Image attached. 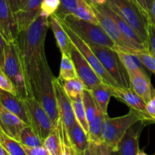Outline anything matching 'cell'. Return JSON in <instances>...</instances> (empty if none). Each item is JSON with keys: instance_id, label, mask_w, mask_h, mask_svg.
<instances>
[{"instance_id": "1", "label": "cell", "mask_w": 155, "mask_h": 155, "mask_svg": "<svg viewBox=\"0 0 155 155\" xmlns=\"http://www.w3.org/2000/svg\"><path fill=\"white\" fill-rule=\"evenodd\" d=\"M49 27L48 18L39 14L36 20L26 30L19 32L17 42L26 83L30 97H33L31 82L42 61L45 54V40Z\"/></svg>"}, {"instance_id": "2", "label": "cell", "mask_w": 155, "mask_h": 155, "mask_svg": "<svg viewBox=\"0 0 155 155\" xmlns=\"http://www.w3.org/2000/svg\"><path fill=\"white\" fill-rule=\"evenodd\" d=\"M54 77L45 58L32 80L31 89L33 96L42 104L54 127H57L60 117L54 89Z\"/></svg>"}, {"instance_id": "3", "label": "cell", "mask_w": 155, "mask_h": 155, "mask_svg": "<svg viewBox=\"0 0 155 155\" xmlns=\"http://www.w3.org/2000/svg\"><path fill=\"white\" fill-rule=\"evenodd\" d=\"M139 121L154 124L153 121L140 112L130 108L127 114L111 118L105 115L101 130L102 141L111 150L118 149V145L127 130Z\"/></svg>"}, {"instance_id": "4", "label": "cell", "mask_w": 155, "mask_h": 155, "mask_svg": "<svg viewBox=\"0 0 155 155\" xmlns=\"http://www.w3.org/2000/svg\"><path fill=\"white\" fill-rule=\"evenodd\" d=\"M2 69L15 85L18 97L22 100L30 98L17 39L14 42H6Z\"/></svg>"}, {"instance_id": "5", "label": "cell", "mask_w": 155, "mask_h": 155, "mask_svg": "<svg viewBox=\"0 0 155 155\" xmlns=\"http://www.w3.org/2000/svg\"><path fill=\"white\" fill-rule=\"evenodd\" d=\"M62 21L87 43L115 49L116 45L99 24L80 19L74 15L60 17Z\"/></svg>"}, {"instance_id": "6", "label": "cell", "mask_w": 155, "mask_h": 155, "mask_svg": "<svg viewBox=\"0 0 155 155\" xmlns=\"http://www.w3.org/2000/svg\"><path fill=\"white\" fill-rule=\"evenodd\" d=\"M107 6L121 19L131 26L148 45V17L130 0H107Z\"/></svg>"}, {"instance_id": "7", "label": "cell", "mask_w": 155, "mask_h": 155, "mask_svg": "<svg viewBox=\"0 0 155 155\" xmlns=\"http://www.w3.org/2000/svg\"><path fill=\"white\" fill-rule=\"evenodd\" d=\"M91 49L96 54L106 71L110 74L120 87L130 89V77L125 66L120 60L117 51L104 46L88 43Z\"/></svg>"}, {"instance_id": "8", "label": "cell", "mask_w": 155, "mask_h": 155, "mask_svg": "<svg viewBox=\"0 0 155 155\" xmlns=\"http://www.w3.org/2000/svg\"><path fill=\"white\" fill-rule=\"evenodd\" d=\"M59 20H60V21L61 22L62 25H63L65 31L68 33V36H69L70 39H71V42H72L73 44L77 47V49L81 52V54H83V57L86 59V61L89 62V64H90L91 67L93 68L95 72L98 74V76L100 77V79L102 80L103 83H105V84L107 85H109V86H114V87H120V86H118L117 83V82L115 81L113 77L110 75V74L106 71V69L104 68V66H103L102 64L101 63L99 59L98 58L96 54H95V53L93 52V51L91 49L87 42H86V41L83 40V39H81V38H80L77 33H74L70 27H68V26L61 20L60 18H59Z\"/></svg>"}, {"instance_id": "9", "label": "cell", "mask_w": 155, "mask_h": 155, "mask_svg": "<svg viewBox=\"0 0 155 155\" xmlns=\"http://www.w3.org/2000/svg\"><path fill=\"white\" fill-rule=\"evenodd\" d=\"M91 5L96 15L99 25L102 27V29L108 35L109 37L114 42L115 45H116L115 50L132 54H136V53L139 52V51H136V50L130 48V45L124 39L116 22L109 14L107 5H96L91 2Z\"/></svg>"}, {"instance_id": "10", "label": "cell", "mask_w": 155, "mask_h": 155, "mask_svg": "<svg viewBox=\"0 0 155 155\" xmlns=\"http://www.w3.org/2000/svg\"><path fill=\"white\" fill-rule=\"evenodd\" d=\"M28 114L29 125L33 129L42 141L54 129V124L42 104L34 96L24 99Z\"/></svg>"}, {"instance_id": "11", "label": "cell", "mask_w": 155, "mask_h": 155, "mask_svg": "<svg viewBox=\"0 0 155 155\" xmlns=\"http://www.w3.org/2000/svg\"><path fill=\"white\" fill-rule=\"evenodd\" d=\"M70 57L74 62L78 78L82 80L86 89L91 90L93 87L103 83L89 62L74 44L71 49Z\"/></svg>"}, {"instance_id": "12", "label": "cell", "mask_w": 155, "mask_h": 155, "mask_svg": "<svg viewBox=\"0 0 155 155\" xmlns=\"http://www.w3.org/2000/svg\"><path fill=\"white\" fill-rule=\"evenodd\" d=\"M53 83H54V89L56 100H57L59 117L61 120L66 127L68 131L69 132L76 121L72 101L65 92L63 84L59 78H56L54 77Z\"/></svg>"}, {"instance_id": "13", "label": "cell", "mask_w": 155, "mask_h": 155, "mask_svg": "<svg viewBox=\"0 0 155 155\" xmlns=\"http://www.w3.org/2000/svg\"><path fill=\"white\" fill-rule=\"evenodd\" d=\"M0 33L7 42L16 40L19 34L15 13L7 0H0Z\"/></svg>"}, {"instance_id": "14", "label": "cell", "mask_w": 155, "mask_h": 155, "mask_svg": "<svg viewBox=\"0 0 155 155\" xmlns=\"http://www.w3.org/2000/svg\"><path fill=\"white\" fill-rule=\"evenodd\" d=\"M127 72L132 89L148 103L155 95V89L151 84L150 77L144 69Z\"/></svg>"}, {"instance_id": "15", "label": "cell", "mask_w": 155, "mask_h": 155, "mask_svg": "<svg viewBox=\"0 0 155 155\" xmlns=\"http://www.w3.org/2000/svg\"><path fill=\"white\" fill-rule=\"evenodd\" d=\"M107 8H108L109 14L115 21L123 37L127 42V44L130 45V48L136 50V51L148 50V43L142 39V38L139 36V33L131 26L129 25L127 22H125L118 15H117L108 6H107Z\"/></svg>"}, {"instance_id": "16", "label": "cell", "mask_w": 155, "mask_h": 155, "mask_svg": "<svg viewBox=\"0 0 155 155\" xmlns=\"http://www.w3.org/2000/svg\"><path fill=\"white\" fill-rule=\"evenodd\" d=\"M147 124L145 121H139L127 130L118 145V150L121 155H136L139 149L140 134Z\"/></svg>"}, {"instance_id": "17", "label": "cell", "mask_w": 155, "mask_h": 155, "mask_svg": "<svg viewBox=\"0 0 155 155\" xmlns=\"http://www.w3.org/2000/svg\"><path fill=\"white\" fill-rule=\"evenodd\" d=\"M28 125L15 114L9 111L0 102V130L7 136L19 141L20 134Z\"/></svg>"}, {"instance_id": "18", "label": "cell", "mask_w": 155, "mask_h": 155, "mask_svg": "<svg viewBox=\"0 0 155 155\" xmlns=\"http://www.w3.org/2000/svg\"><path fill=\"white\" fill-rule=\"evenodd\" d=\"M112 94H113V96L114 98H116L117 100H120L122 102L125 103L127 105L130 107V108L140 112L142 114L146 116L147 117L151 119L153 121V123L155 124L152 118L148 115V112H147V103L139 95H137L132 89V88L125 89V88L122 87L112 86Z\"/></svg>"}, {"instance_id": "19", "label": "cell", "mask_w": 155, "mask_h": 155, "mask_svg": "<svg viewBox=\"0 0 155 155\" xmlns=\"http://www.w3.org/2000/svg\"><path fill=\"white\" fill-rule=\"evenodd\" d=\"M43 0H28L24 8L15 14L19 32L26 30L40 14V6Z\"/></svg>"}, {"instance_id": "20", "label": "cell", "mask_w": 155, "mask_h": 155, "mask_svg": "<svg viewBox=\"0 0 155 155\" xmlns=\"http://www.w3.org/2000/svg\"><path fill=\"white\" fill-rule=\"evenodd\" d=\"M0 102L6 109L15 114L24 123L30 124L27 108L24 100L17 95L0 89Z\"/></svg>"}, {"instance_id": "21", "label": "cell", "mask_w": 155, "mask_h": 155, "mask_svg": "<svg viewBox=\"0 0 155 155\" xmlns=\"http://www.w3.org/2000/svg\"><path fill=\"white\" fill-rule=\"evenodd\" d=\"M49 21V27L52 30L54 36L56 39V43L60 49L61 54H65L70 56L71 49L73 46V42L68 36V33L65 31L61 22L56 14L48 18Z\"/></svg>"}, {"instance_id": "22", "label": "cell", "mask_w": 155, "mask_h": 155, "mask_svg": "<svg viewBox=\"0 0 155 155\" xmlns=\"http://www.w3.org/2000/svg\"><path fill=\"white\" fill-rule=\"evenodd\" d=\"M68 133L71 142L77 149L78 154L84 155L85 151L89 146V140L87 133L77 120L75 121L74 126L71 127Z\"/></svg>"}, {"instance_id": "23", "label": "cell", "mask_w": 155, "mask_h": 155, "mask_svg": "<svg viewBox=\"0 0 155 155\" xmlns=\"http://www.w3.org/2000/svg\"><path fill=\"white\" fill-rule=\"evenodd\" d=\"M90 91L101 111L107 115V106L110 98L113 96L112 86L102 83L92 88Z\"/></svg>"}, {"instance_id": "24", "label": "cell", "mask_w": 155, "mask_h": 155, "mask_svg": "<svg viewBox=\"0 0 155 155\" xmlns=\"http://www.w3.org/2000/svg\"><path fill=\"white\" fill-rule=\"evenodd\" d=\"M105 114L101 111V109L98 106L96 115L92 122L89 124V131H88V138L89 142L92 143H101L103 142L102 136H101V130L104 122Z\"/></svg>"}, {"instance_id": "25", "label": "cell", "mask_w": 155, "mask_h": 155, "mask_svg": "<svg viewBox=\"0 0 155 155\" xmlns=\"http://www.w3.org/2000/svg\"><path fill=\"white\" fill-rule=\"evenodd\" d=\"M77 8L74 15L80 19L95 24H99L96 15L91 5L90 0H77Z\"/></svg>"}, {"instance_id": "26", "label": "cell", "mask_w": 155, "mask_h": 155, "mask_svg": "<svg viewBox=\"0 0 155 155\" xmlns=\"http://www.w3.org/2000/svg\"><path fill=\"white\" fill-rule=\"evenodd\" d=\"M58 78L61 81H68L73 79L78 78V75L72 59L70 56L65 54H61Z\"/></svg>"}, {"instance_id": "27", "label": "cell", "mask_w": 155, "mask_h": 155, "mask_svg": "<svg viewBox=\"0 0 155 155\" xmlns=\"http://www.w3.org/2000/svg\"><path fill=\"white\" fill-rule=\"evenodd\" d=\"M57 127L61 142V155H80L71 142L68 130L60 118Z\"/></svg>"}, {"instance_id": "28", "label": "cell", "mask_w": 155, "mask_h": 155, "mask_svg": "<svg viewBox=\"0 0 155 155\" xmlns=\"http://www.w3.org/2000/svg\"><path fill=\"white\" fill-rule=\"evenodd\" d=\"M18 142H21L23 145L30 148L43 146V141L36 134V132L30 125H27L23 129L20 134Z\"/></svg>"}, {"instance_id": "29", "label": "cell", "mask_w": 155, "mask_h": 155, "mask_svg": "<svg viewBox=\"0 0 155 155\" xmlns=\"http://www.w3.org/2000/svg\"><path fill=\"white\" fill-rule=\"evenodd\" d=\"M0 144L10 155H27L21 142L5 134L0 130Z\"/></svg>"}, {"instance_id": "30", "label": "cell", "mask_w": 155, "mask_h": 155, "mask_svg": "<svg viewBox=\"0 0 155 155\" xmlns=\"http://www.w3.org/2000/svg\"><path fill=\"white\" fill-rule=\"evenodd\" d=\"M43 146L50 155H61V142L57 127L43 141Z\"/></svg>"}, {"instance_id": "31", "label": "cell", "mask_w": 155, "mask_h": 155, "mask_svg": "<svg viewBox=\"0 0 155 155\" xmlns=\"http://www.w3.org/2000/svg\"><path fill=\"white\" fill-rule=\"evenodd\" d=\"M82 98L84 104L85 111H86V117H87L88 123L92 122L96 115L97 110H98V104L92 95L90 90L85 89L82 94Z\"/></svg>"}, {"instance_id": "32", "label": "cell", "mask_w": 155, "mask_h": 155, "mask_svg": "<svg viewBox=\"0 0 155 155\" xmlns=\"http://www.w3.org/2000/svg\"><path fill=\"white\" fill-rule=\"evenodd\" d=\"M72 105L74 108V115H75L76 120L80 124L83 130H85L88 135L89 131V123H88L87 117H86V111H85L84 104L83 102V98L81 96H79L78 98L75 99H72Z\"/></svg>"}, {"instance_id": "33", "label": "cell", "mask_w": 155, "mask_h": 155, "mask_svg": "<svg viewBox=\"0 0 155 155\" xmlns=\"http://www.w3.org/2000/svg\"><path fill=\"white\" fill-rule=\"evenodd\" d=\"M63 87L67 95L71 100L81 96L83 92L86 89L85 85L80 78L64 81Z\"/></svg>"}, {"instance_id": "34", "label": "cell", "mask_w": 155, "mask_h": 155, "mask_svg": "<svg viewBox=\"0 0 155 155\" xmlns=\"http://www.w3.org/2000/svg\"><path fill=\"white\" fill-rule=\"evenodd\" d=\"M117 52L127 71H136L139 69H144L145 68L140 60L135 54H129L121 51H117Z\"/></svg>"}, {"instance_id": "35", "label": "cell", "mask_w": 155, "mask_h": 155, "mask_svg": "<svg viewBox=\"0 0 155 155\" xmlns=\"http://www.w3.org/2000/svg\"><path fill=\"white\" fill-rule=\"evenodd\" d=\"M135 55L137 56L143 66L155 76V57L150 52L149 50L139 51Z\"/></svg>"}, {"instance_id": "36", "label": "cell", "mask_w": 155, "mask_h": 155, "mask_svg": "<svg viewBox=\"0 0 155 155\" xmlns=\"http://www.w3.org/2000/svg\"><path fill=\"white\" fill-rule=\"evenodd\" d=\"M60 5V0H43L40 6V14L49 18L58 12Z\"/></svg>"}, {"instance_id": "37", "label": "cell", "mask_w": 155, "mask_h": 155, "mask_svg": "<svg viewBox=\"0 0 155 155\" xmlns=\"http://www.w3.org/2000/svg\"><path fill=\"white\" fill-rule=\"evenodd\" d=\"M61 5L56 15L62 17L66 15H74L77 8V0H60Z\"/></svg>"}, {"instance_id": "38", "label": "cell", "mask_w": 155, "mask_h": 155, "mask_svg": "<svg viewBox=\"0 0 155 155\" xmlns=\"http://www.w3.org/2000/svg\"><path fill=\"white\" fill-rule=\"evenodd\" d=\"M0 89L18 96V93H17L15 85L13 84L12 80L8 77V76L4 72L1 66H0Z\"/></svg>"}, {"instance_id": "39", "label": "cell", "mask_w": 155, "mask_h": 155, "mask_svg": "<svg viewBox=\"0 0 155 155\" xmlns=\"http://www.w3.org/2000/svg\"><path fill=\"white\" fill-rule=\"evenodd\" d=\"M89 148L92 155H110V148L104 142L95 144L89 142Z\"/></svg>"}, {"instance_id": "40", "label": "cell", "mask_w": 155, "mask_h": 155, "mask_svg": "<svg viewBox=\"0 0 155 155\" xmlns=\"http://www.w3.org/2000/svg\"><path fill=\"white\" fill-rule=\"evenodd\" d=\"M133 3H134L147 17L149 20V14L151 12V7L154 0H130Z\"/></svg>"}, {"instance_id": "41", "label": "cell", "mask_w": 155, "mask_h": 155, "mask_svg": "<svg viewBox=\"0 0 155 155\" xmlns=\"http://www.w3.org/2000/svg\"><path fill=\"white\" fill-rule=\"evenodd\" d=\"M148 50L155 57V27L148 26Z\"/></svg>"}, {"instance_id": "42", "label": "cell", "mask_w": 155, "mask_h": 155, "mask_svg": "<svg viewBox=\"0 0 155 155\" xmlns=\"http://www.w3.org/2000/svg\"><path fill=\"white\" fill-rule=\"evenodd\" d=\"M23 147H24L27 155H50L48 151L44 148V146L36 147V148H30V147L23 145Z\"/></svg>"}, {"instance_id": "43", "label": "cell", "mask_w": 155, "mask_h": 155, "mask_svg": "<svg viewBox=\"0 0 155 155\" xmlns=\"http://www.w3.org/2000/svg\"><path fill=\"white\" fill-rule=\"evenodd\" d=\"M147 112L148 115L153 119L155 123V95L147 103Z\"/></svg>"}, {"instance_id": "44", "label": "cell", "mask_w": 155, "mask_h": 155, "mask_svg": "<svg viewBox=\"0 0 155 155\" xmlns=\"http://www.w3.org/2000/svg\"><path fill=\"white\" fill-rule=\"evenodd\" d=\"M6 41L2 36L0 33V66L3 68L4 65V58H5V46Z\"/></svg>"}, {"instance_id": "45", "label": "cell", "mask_w": 155, "mask_h": 155, "mask_svg": "<svg viewBox=\"0 0 155 155\" xmlns=\"http://www.w3.org/2000/svg\"><path fill=\"white\" fill-rule=\"evenodd\" d=\"M149 24L155 27V0H154L149 14Z\"/></svg>"}, {"instance_id": "46", "label": "cell", "mask_w": 155, "mask_h": 155, "mask_svg": "<svg viewBox=\"0 0 155 155\" xmlns=\"http://www.w3.org/2000/svg\"><path fill=\"white\" fill-rule=\"evenodd\" d=\"M8 2L9 5H10L11 8H12V12L14 13H16L19 10V6H18V0H7Z\"/></svg>"}, {"instance_id": "47", "label": "cell", "mask_w": 155, "mask_h": 155, "mask_svg": "<svg viewBox=\"0 0 155 155\" xmlns=\"http://www.w3.org/2000/svg\"><path fill=\"white\" fill-rule=\"evenodd\" d=\"M91 2L96 5H106L107 2V0H90Z\"/></svg>"}, {"instance_id": "48", "label": "cell", "mask_w": 155, "mask_h": 155, "mask_svg": "<svg viewBox=\"0 0 155 155\" xmlns=\"http://www.w3.org/2000/svg\"><path fill=\"white\" fill-rule=\"evenodd\" d=\"M28 0H18V6H19V10H21L22 8H24V6L27 5Z\"/></svg>"}, {"instance_id": "49", "label": "cell", "mask_w": 155, "mask_h": 155, "mask_svg": "<svg viewBox=\"0 0 155 155\" xmlns=\"http://www.w3.org/2000/svg\"><path fill=\"white\" fill-rule=\"evenodd\" d=\"M0 155H10L8 154V152L3 148L1 144H0Z\"/></svg>"}, {"instance_id": "50", "label": "cell", "mask_w": 155, "mask_h": 155, "mask_svg": "<svg viewBox=\"0 0 155 155\" xmlns=\"http://www.w3.org/2000/svg\"><path fill=\"white\" fill-rule=\"evenodd\" d=\"M110 155H121L118 149L110 150Z\"/></svg>"}, {"instance_id": "51", "label": "cell", "mask_w": 155, "mask_h": 155, "mask_svg": "<svg viewBox=\"0 0 155 155\" xmlns=\"http://www.w3.org/2000/svg\"><path fill=\"white\" fill-rule=\"evenodd\" d=\"M84 155H92V151H91L90 148H89H89L86 150V151H85Z\"/></svg>"}, {"instance_id": "52", "label": "cell", "mask_w": 155, "mask_h": 155, "mask_svg": "<svg viewBox=\"0 0 155 155\" xmlns=\"http://www.w3.org/2000/svg\"><path fill=\"white\" fill-rule=\"evenodd\" d=\"M136 155H148V154H146V153H145L144 151H142V150L139 149V151H138V152H137V154H136Z\"/></svg>"}]
</instances>
